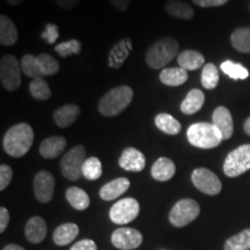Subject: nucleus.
Segmentation results:
<instances>
[{
  "label": "nucleus",
  "mask_w": 250,
  "mask_h": 250,
  "mask_svg": "<svg viewBox=\"0 0 250 250\" xmlns=\"http://www.w3.org/2000/svg\"><path fill=\"white\" fill-rule=\"evenodd\" d=\"M83 175L88 181L99 180L102 175V164L95 156L87 158L83 166Z\"/></svg>",
  "instance_id": "obj_34"
},
{
  "label": "nucleus",
  "mask_w": 250,
  "mask_h": 250,
  "mask_svg": "<svg viewBox=\"0 0 250 250\" xmlns=\"http://www.w3.org/2000/svg\"><path fill=\"white\" fill-rule=\"evenodd\" d=\"M177 62L186 71H196L204 65L205 58L196 50H184L177 56Z\"/></svg>",
  "instance_id": "obj_21"
},
{
  "label": "nucleus",
  "mask_w": 250,
  "mask_h": 250,
  "mask_svg": "<svg viewBox=\"0 0 250 250\" xmlns=\"http://www.w3.org/2000/svg\"><path fill=\"white\" fill-rule=\"evenodd\" d=\"M112 245L121 250H133L142 245L143 235L138 229L122 227L114 230L111 235Z\"/></svg>",
  "instance_id": "obj_11"
},
{
  "label": "nucleus",
  "mask_w": 250,
  "mask_h": 250,
  "mask_svg": "<svg viewBox=\"0 0 250 250\" xmlns=\"http://www.w3.org/2000/svg\"><path fill=\"white\" fill-rule=\"evenodd\" d=\"M180 54V45L173 37L158 40L146 51L145 61L153 70H160L167 66Z\"/></svg>",
  "instance_id": "obj_2"
},
{
  "label": "nucleus",
  "mask_w": 250,
  "mask_h": 250,
  "mask_svg": "<svg viewBox=\"0 0 250 250\" xmlns=\"http://www.w3.org/2000/svg\"><path fill=\"white\" fill-rule=\"evenodd\" d=\"M55 51L62 58H66L71 55H79L81 51V43L76 39L62 42L55 46Z\"/></svg>",
  "instance_id": "obj_37"
},
{
  "label": "nucleus",
  "mask_w": 250,
  "mask_h": 250,
  "mask_svg": "<svg viewBox=\"0 0 250 250\" xmlns=\"http://www.w3.org/2000/svg\"><path fill=\"white\" fill-rule=\"evenodd\" d=\"M188 142L199 148H214L223 142V134L213 123L199 122L190 125L187 130Z\"/></svg>",
  "instance_id": "obj_4"
},
{
  "label": "nucleus",
  "mask_w": 250,
  "mask_h": 250,
  "mask_svg": "<svg viewBox=\"0 0 250 250\" xmlns=\"http://www.w3.org/2000/svg\"><path fill=\"white\" fill-rule=\"evenodd\" d=\"M140 205L134 198H123L115 203L109 212V218L114 224L125 225L133 221L138 217Z\"/></svg>",
  "instance_id": "obj_9"
},
{
  "label": "nucleus",
  "mask_w": 250,
  "mask_h": 250,
  "mask_svg": "<svg viewBox=\"0 0 250 250\" xmlns=\"http://www.w3.org/2000/svg\"><path fill=\"white\" fill-rule=\"evenodd\" d=\"M191 181L199 191L208 196L218 195L223 188L219 177L208 168H196L191 174Z\"/></svg>",
  "instance_id": "obj_10"
},
{
  "label": "nucleus",
  "mask_w": 250,
  "mask_h": 250,
  "mask_svg": "<svg viewBox=\"0 0 250 250\" xmlns=\"http://www.w3.org/2000/svg\"><path fill=\"white\" fill-rule=\"evenodd\" d=\"M118 165L124 170L139 173V171H142L145 168L146 159L145 155L139 149L134 147H127L124 149L121 158L118 159Z\"/></svg>",
  "instance_id": "obj_13"
},
{
  "label": "nucleus",
  "mask_w": 250,
  "mask_h": 250,
  "mask_svg": "<svg viewBox=\"0 0 250 250\" xmlns=\"http://www.w3.org/2000/svg\"><path fill=\"white\" fill-rule=\"evenodd\" d=\"M55 177L46 170H41L34 177V193L40 203H49L54 197Z\"/></svg>",
  "instance_id": "obj_12"
},
{
  "label": "nucleus",
  "mask_w": 250,
  "mask_h": 250,
  "mask_svg": "<svg viewBox=\"0 0 250 250\" xmlns=\"http://www.w3.org/2000/svg\"><path fill=\"white\" fill-rule=\"evenodd\" d=\"M58 6H61L64 9H72L74 8L79 2V0H55Z\"/></svg>",
  "instance_id": "obj_44"
},
{
  "label": "nucleus",
  "mask_w": 250,
  "mask_h": 250,
  "mask_svg": "<svg viewBox=\"0 0 250 250\" xmlns=\"http://www.w3.org/2000/svg\"><path fill=\"white\" fill-rule=\"evenodd\" d=\"M188 80V71L182 67L164 68L160 72V81L166 86L176 87L186 83Z\"/></svg>",
  "instance_id": "obj_23"
},
{
  "label": "nucleus",
  "mask_w": 250,
  "mask_h": 250,
  "mask_svg": "<svg viewBox=\"0 0 250 250\" xmlns=\"http://www.w3.org/2000/svg\"><path fill=\"white\" fill-rule=\"evenodd\" d=\"M37 62H39L40 72L42 77L55 76L61 70V65H59L57 59L49 54L39 55L37 56Z\"/></svg>",
  "instance_id": "obj_30"
},
{
  "label": "nucleus",
  "mask_w": 250,
  "mask_h": 250,
  "mask_svg": "<svg viewBox=\"0 0 250 250\" xmlns=\"http://www.w3.org/2000/svg\"><path fill=\"white\" fill-rule=\"evenodd\" d=\"M79 115L80 108L77 104L70 103V104H65L62 107L58 108L57 110H55L52 117H54V121L57 124V126L64 129V127H67L73 124L78 120Z\"/></svg>",
  "instance_id": "obj_18"
},
{
  "label": "nucleus",
  "mask_w": 250,
  "mask_h": 250,
  "mask_svg": "<svg viewBox=\"0 0 250 250\" xmlns=\"http://www.w3.org/2000/svg\"><path fill=\"white\" fill-rule=\"evenodd\" d=\"M132 50V43L129 39H123L112 46L108 57V65L112 68H118L129 57L130 51Z\"/></svg>",
  "instance_id": "obj_16"
},
{
  "label": "nucleus",
  "mask_w": 250,
  "mask_h": 250,
  "mask_svg": "<svg viewBox=\"0 0 250 250\" xmlns=\"http://www.w3.org/2000/svg\"><path fill=\"white\" fill-rule=\"evenodd\" d=\"M201 213V208L195 199H181L173 206L169 212V221L175 227H184Z\"/></svg>",
  "instance_id": "obj_8"
},
{
  "label": "nucleus",
  "mask_w": 250,
  "mask_h": 250,
  "mask_svg": "<svg viewBox=\"0 0 250 250\" xmlns=\"http://www.w3.org/2000/svg\"><path fill=\"white\" fill-rule=\"evenodd\" d=\"M6 1L8 2V4H11V5H14V6H18V5H20L21 2L23 1V0H6Z\"/></svg>",
  "instance_id": "obj_47"
},
{
  "label": "nucleus",
  "mask_w": 250,
  "mask_h": 250,
  "mask_svg": "<svg viewBox=\"0 0 250 250\" xmlns=\"http://www.w3.org/2000/svg\"><path fill=\"white\" fill-rule=\"evenodd\" d=\"M21 70L27 77L31 79H36V78H43L41 76L39 62H37V56L33 55H24L20 62Z\"/></svg>",
  "instance_id": "obj_36"
},
{
  "label": "nucleus",
  "mask_w": 250,
  "mask_h": 250,
  "mask_svg": "<svg viewBox=\"0 0 250 250\" xmlns=\"http://www.w3.org/2000/svg\"><path fill=\"white\" fill-rule=\"evenodd\" d=\"M66 199L72 208L77 211L86 210L90 204L88 193L78 187L68 188L66 190Z\"/></svg>",
  "instance_id": "obj_27"
},
{
  "label": "nucleus",
  "mask_w": 250,
  "mask_h": 250,
  "mask_svg": "<svg viewBox=\"0 0 250 250\" xmlns=\"http://www.w3.org/2000/svg\"><path fill=\"white\" fill-rule=\"evenodd\" d=\"M212 123L218 127L223 134L224 140L229 139L234 132V123L230 111L226 107L215 108L212 115Z\"/></svg>",
  "instance_id": "obj_14"
},
{
  "label": "nucleus",
  "mask_w": 250,
  "mask_h": 250,
  "mask_svg": "<svg viewBox=\"0 0 250 250\" xmlns=\"http://www.w3.org/2000/svg\"><path fill=\"white\" fill-rule=\"evenodd\" d=\"M110 2L111 5L117 9V11H121V12L126 11L130 5V0H110Z\"/></svg>",
  "instance_id": "obj_43"
},
{
  "label": "nucleus",
  "mask_w": 250,
  "mask_h": 250,
  "mask_svg": "<svg viewBox=\"0 0 250 250\" xmlns=\"http://www.w3.org/2000/svg\"><path fill=\"white\" fill-rule=\"evenodd\" d=\"M70 250H98V248H96L95 242L93 240L83 239L77 242Z\"/></svg>",
  "instance_id": "obj_40"
},
{
  "label": "nucleus",
  "mask_w": 250,
  "mask_h": 250,
  "mask_svg": "<svg viewBox=\"0 0 250 250\" xmlns=\"http://www.w3.org/2000/svg\"><path fill=\"white\" fill-rule=\"evenodd\" d=\"M34 143V130L28 123H19L9 127L2 139V147L8 155L21 158L26 155Z\"/></svg>",
  "instance_id": "obj_1"
},
{
  "label": "nucleus",
  "mask_w": 250,
  "mask_h": 250,
  "mask_svg": "<svg viewBox=\"0 0 250 250\" xmlns=\"http://www.w3.org/2000/svg\"><path fill=\"white\" fill-rule=\"evenodd\" d=\"M86 149L83 145H77L62 155L61 170L65 179L77 181L83 175V166L86 161Z\"/></svg>",
  "instance_id": "obj_5"
},
{
  "label": "nucleus",
  "mask_w": 250,
  "mask_h": 250,
  "mask_svg": "<svg viewBox=\"0 0 250 250\" xmlns=\"http://www.w3.org/2000/svg\"><path fill=\"white\" fill-rule=\"evenodd\" d=\"M18 37V29L13 21L6 15H0V43L5 46L13 45Z\"/></svg>",
  "instance_id": "obj_24"
},
{
  "label": "nucleus",
  "mask_w": 250,
  "mask_h": 250,
  "mask_svg": "<svg viewBox=\"0 0 250 250\" xmlns=\"http://www.w3.org/2000/svg\"><path fill=\"white\" fill-rule=\"evenodd\" d=\"M175 171H176V167H175L174 162L170 159L162 156L153 164L151 174L154 180L159 182H166L174 176Z\"/></svg>",
  "instance_id": "obj_19"
},
{
  "label": "nucleus",
  "mask_w": 250,
  "mask_h": 250,
  "mask_svg": "<svg viewBox=\"0 0 250 250\" xmlns=\"http://www.w3.org/2000/svg\"><path fill=\"white\" fill-rule=\"evenodd\" d=\"M130 188V181L125 177H118L116 180H112L110 182L104 184L100 189V197L103 201H114L118 197L127 191Z\"/></svg>",
  "instance_id": "obj_17"
},
{
  "label": "nucleus",
  "mask_w": 250,
  "mask_h": 250,
  "mask_svg": "<svg viewBox=\"0 0 250 250\" xmlns=\"http://www.w3.org/2000/svg\"><path fill=\"white\" fill-rule=\"evenodd\" d=\"M2 250H24V249L22 248V247H20L18 245H8V246H6Z\"/></svg>",
  "instance_id": "obj_45"
},
{
  "label": "nucleus",
  "mask_w": 250,
  "mask_h": 250,
  "mask_svg": "<svg viewBox=\"0 0 250 250\" xmlns=\"http://www.w3.org/2000/svg\"><path fill=\"white\" fill-rule=\"evenodd\" d=\"M79 234V227L73 223L62 224L54 232V241L57 246H66Z\"/></svg>",
  "instance_id": "obj_25"
},
{
  "label": "nucleus",
  "mask_w": 250,
  "mask_h": 250,
  "mask_svg": "<svg viewBox=\"0 0 250 250\" xmlns=\"http://www.w3.org/2000/svg\"><path fill=\"white\" fill-rule=\"evenodd\" d=\"M13 177V170L7 165L0 166V190L4 191Z\"/></svg>",
  "instance_id": "obj_38"
},
{
  "label": "nucleus",
  "mask_w": 250,
  "mask_h": 250,
  "mask_svg": "<svg viewBox=\"0 0 250 250\" xmlns=\"http://www.w3.org/2000/svg\"><path fill=\"white\" fill-rule=\"evenodd\" d=\"M243 130H245V132L247 134H249V136H250V117L247 118V121L245 122V125H243Z\"/></svg>",
  "instance_id": "obj_46"
},
{
  "label": "nucleus",
  "mask_w": 250,
  "mask_h": 250,
  "mask_svg": "<svg viewBox=\"0 0 250 250\" xmlns=\"http://www.w3.org/2000/svg\"><path fill=\"white\" fill-rule=\"evenodd\" d=\"M233 48L240 52L250 54V27L237 28L230 36Z\"/></svg>",
  "instance_id": "obj_29"
},
{
  "label": "nucleus",
  "mask_w": 250,
  "mask_h": 250,
  "mask_svg": "<svg viewBox=\"0 0 250 250\" xmlns=\"http://www.w3.org/2000/svg\"><path fill=\"white\" fill-rule=\"evenodd\" d=\"M21 64L13 55H6L0 62V83L8 92H15L21 86Z\"/></svg>",
  "instance_id": "obj_6"
},
{
  "label": "nucleus",
  "mask_w": 250,
  "mask_h": 250,
  "mask_svg": "<svg viewBox=\"0 0 250 250\" xmlns=\"http://www.w3.org/2000/svg\"><path fill=\"white\" fill-rule=\"evenodd\" d=\"M219 83V71L212 62L204 65L202 71V85L206 89H214Z\"/></svg>",
  "instance_id": "obj_35"
},
{
  "label": "nucleus",
  "mask_w": 250,
  "mask_h": 250,
  "mask_svg": "<svg viewBox=\"0 0 250 250\" xmlns=\"http://www.w3.org/2000/svg\"><path fill=\"white\" fill-rule=\"evenodd\" d=\"M29 93L34 99L39 101H46L51 98L52 94L48 83L43 78H36L31 80L29 83Z\"/></svg>",
  "instance_id": "obj_31"
},
{
  "label": "nucleus",
  "mask_w": 250,
  "mask_h": 250,
  "mask_svg": "<svg viewBox=\"0 0 250 250\" xmlns=\"http://www.w3.org/2000/svg\"><path fill=\"white\" fill-rule=\"evenodd\" d=\"M165 8L170 17L182 19V20H191L195 15V11L191 6L180 0H169L166 2Z\"/></svg>",
  "instance_id": "obj_26"
},
{
  "label": "nucleus",
  "mask_w": 250,
  "mask_h": 250,
  "mask_svg": "<svg viewBox=\"0 0 250 250\" xmlns=\"http://www.w3.org/2000/svg\"><path fill=\"white\" fill-rule=\"evenodd\" d=\"M220 68L226 76L232 78L234 80H243L249 77V71L239 62L226 61L220 65Z\"/></svg>",
  "instance_id": "obj_33"
},
{
  "label": "nucleus",
  "mask_w": 250,
  "mask_h": 250,
  "mask_svg": "<svg viewBox=\"0 0 250 250\" xmlns=\"http://www.w3.org/2000/svg\"><path fill=\"white\" fill-rule=\"evenodd\" d=\"M228 0H192L193 4L199 7H218L226 4Z\"/></svg>",
  "instance_id": "obj_41"
},
{
  "label": "nucleus",
  "mask_w": 250,
  "mask_h": 250,
  "mask_svg": "<svg viewBox=\"0 0 250 250\" xmlns=\"http://www.w3.org/2000/svg\"><path fill=\"white\" fill-rule=\"evenodd\" d=\"M58 27L54 23H48L43 30V33L41 34V37L43 40L46 41L49 44H52V43L56 42V40L58 39Z\"/></svg>",
  "instance_id": "obj_39"
},
{
  "label": "nucleus",
  "mask_w": 250,
  "mask_h": 250,
  "mask_svg": "<svg viewBox=\"0 0 250 250\" xmlns=\"http://www.w3.org/2000/svg\"><path fill=\"white\" fill-rule=\"evenodd\" d=\"M205 102V95L201 89L193 88L187 94L186 99L181 103V111L186 115H193L199 111Z\"/></svg>",
  "instance_id": "obj_22"
},
{
  "label": "nucleus",
  "mask_w": 250,
  "mask_h": 250,
  "mask_svg": "<svg viewBox=\"0 0 250 250\" xmlns=\"http://www.w3.org/2000/svg\"><path fill=\"white\" fill-rule=\"evenodd\" d=\"M133 99V90L129 86H118L109 90L99 102L100 114L105 117H114L129 107Z\"/></svg>",
  "instance_id": "obj_3"
},
{
  "label": "nucleus",
  "mask_w": 250,
  "mask_h": 250,
  "mask_svg": "<svg viewBox=\"0 0 250 250\" xmlns=\"http://www.w3.org/2000/svg\"><path fill=\"white\" fill-rule=\"evenodd\" d=\"M154 123L159 130L166 134H169V136L179 134L181 132V129H182V125H181L180 122L175 120L171 115L166 114V112L156 115Z\"/></svg>",
  "instance_id": "obj_28"
},
{
  "label": "nucleus",
  "mask_w": 250,
  "mask_h": 250,
  "mask_svg": "<svg viewBox=\"0 0 250 250\" xmlns=\"http://www.w3.org/2000/svg\"><path fill=\"white\" fill-rule=\"evenodd\" d=\"M67 142L62 136H52L45 138L40 145V154L44 159H56L64 152Z\"/></svg>",
  "instance_id": "obj_15"
},
{
  "label": "nucleus",
  "mask_w": 250,
  "mask_h": 250,
  "mask_svg": "<svg viewBox=\"0 0 250 250\" xmlns=\"http://www.w3.org/2000/svg\"><path fill=\"white\" fill-rule=\"evenodd\" d=\"M225 250H249L250 249V228L242 230L227 240Z\"/></svg>",
  "instance_id": "obj_32"
},
{
  "label": "nucleus",
  "mask_w": 250,
  "mask_h": 250,
  "mask_svg": "<svg viewBox=\"0 0 250 250\" xmlns=\"http://www.w3.org/2000/svg\"><path fill=\"white\" fill-rule=\"evenodd\" d=\"M250 169V144L239 146L226 156L224 173L228 177H236Z\"/></svg>",
  "instance_id": "obj_7"
},
{
  "label": "nucleus",
  "mask_w": 250,
  "mask_h": 250,
  "mask_svg": "<svg viewBox=\"0 0 250 250\" xmlns=\"http://www.w3.org/2000/svg\"><path fill=\"white\" fill-rule=\"evenodd\" d=\"M9 223V213L8 210L5 208H0V232L4 233L5 229L7 228Z\"/></svg>",
  "instance_id": "obj_42"
},
{
  "label": "nucleus",
  "mask_w": 250,
  "mask_h": 250,
  "mask_svg": "<svg viewBox=\"0 0 250 250\" xmlns=\"http://www.w3.org/2000/svg\"><path fill=\"white\" fill-rule=\"evenodd\" d=\"M46 224L44 219L41 217H33L26 225V237L31 243H40L46 236Z\"/></svg>",
  "instance_id": "obj_20"
}]
</instances>
